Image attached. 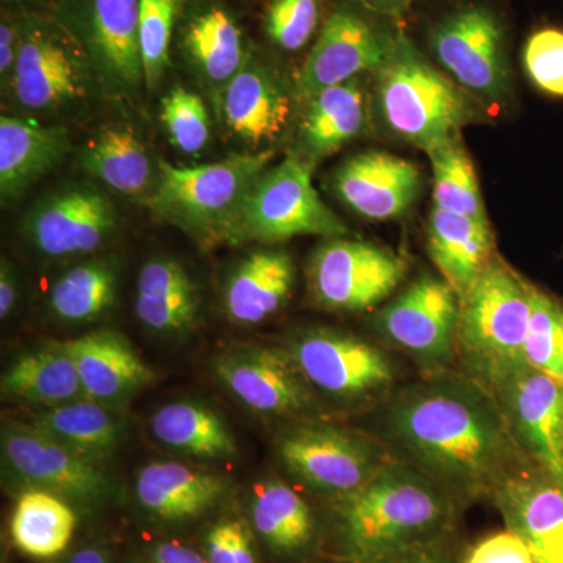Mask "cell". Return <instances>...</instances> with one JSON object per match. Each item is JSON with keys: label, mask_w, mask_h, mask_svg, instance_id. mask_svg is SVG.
<instances>
[{"label": "cell", "mask_w": 563, "mask_h": 563, "mask_svg": "<svg viewBox=\"0 0 563 563\" xmlns=\"http://www.w3.org/2000/svg\"><path fill=\"white\" fill-rule=\"evenodd\" d=\"M55 2H57V0H2L5 9L21 11H40L36 7L47 5V3H49L51 13L52 9H54Z\"/></svg>", "instance_id": "51"}, {"label": "cell", "mask_w": 563, "mask_h": 563, "mask_svg": "<svg viewBox=\"0 0 563 563\" xmlns=\"http://www.w3.org/2000/svg\"><path fill=\"white\" fill-rule=\"evenodd\" d=\"M151 429L158 442L179 453L203 459H225L236 453L235 439L225 422L201 404H168L154 413Z\"/></svg>", "instance_id": "33"}, {"label": "cell", "mask_w": 563, "mask_h": 563, "mask_svg": "<svg viewBox=\"0 0 563 563\" xmlns=\"http://www.w3.org/2000/svg\"><path fill=\"white\" fill-rule=\"evenodd\" d=\"M277 453L285 468L303 484L340 499L365 487L385 463L365 437L325 424L288 432Z\"/></svg>", "instance_id": "13"}, {"label": "cell", "mask_w": 563, "mask_h": 563, "mask_svg": "<svg viewBox=\"0 0 563 563\" xmlns=\"http://www.w3.org/2000/svg\"><path fill=\"white\" fill-rule=\"evenodd\" d=\"M201 287L173 257L144 263L136 280L135 312L151 331L181 335L191 331L201 310Z\"/></svg>", "instance_id": "26"}, {"label": "cell", "mask_w": 563, "mask_h": 563, "mask_svg": "<svg viewBox=\"0 0 563 563\" xmlns=\"http://www.w3.org/2000/svg\"><path fill=\"white\" fill-rule=\"evenodd\" d=\"M2 457L16 479L54 495L92 503L109 495L111 488L109 477L92 459L33 426L3 428Z\"/></svg>", "instance_id": "18"}, {"label": "cell", "mask_w": 563, "mask_h": 563, "mask_svg": "<svg viewBox=\"0 0 563 563\" xmlns=\"http://www.w3.org/2000/svg\"><path fill=\"white\" fill-rule=\"evenodd\" d=\"M523 66L540 91L563 98V29L543 27L531 33L523 47Z\"/></svg>", "instance_id": "42"}, {"label": "cell", "mask_w": 563, "mask_h": 563, "mask_svg": "<svg viewBox=\"0 0 563 563\" xmlns=\"http://www.w3.org/2000/svg\"><path fill=\"white\" fill-rule=\"evenodd\" d=\"M290 352L307 383L340 398L373 395L393 380L385 354L346 333L309 332L292 343Z\"/></svg>", "instance_id": "19"}, {"label": "cell", "mask_w": 563, "mask_h": 563, "mask_svg": "<svg viewBox=\"0 0 563 563\" xmlns=\"http://www.w3.org/2000/svg\"><path fill=\"white\" fill-rule=\"evenodd\" d=\"M428 250L443 279L462 298L495 257L490 224L433 207L428 221Z\"/></svg>", "instance_id": "28"}, {"label": "cell", "mask_w": 563, "mask_h": 563, "mask_svg": "<svg viewBox=\"0 0 563 563\" xmlns=\"http://www.w3.org/2000/svg\"><path fill=\"white\" fill-rule=\"evenodd\" d=\"M366 10L383 16H399L413 5L415 0H357Z\"/></svg>", "instance_id": "48"}, {"label": "cell", "mask_w": 563, "mask_h": 563, "mask_svg": "<svg viewBox=\"0 0 563 563\" xmlns=\"http://www.w3.org/2000/svg\"><path fill=\"white\" fill-rule=\"evenodd\" d=\"M77 162L84 172L107 188L144 202L157 187L161 162L155 165L150 150L131 125H102L81 144Z\"/></svg>", "instance_id": "25"}, {"label": "cell", "mask_w": 563, "mask_h": 563, "mask_svg": "<svg viewBox=\"0 0 563 563\" xmlns=\"http://www.w3.org/2000/svg\"><path fill=\"white\" fill-rule=\"evenodd\" d=\"M22 41V16L20 10L2 9L0 16V85L2 95L9 88L16 69Z\"/></svg>", "instance_id": "45"}, {"label": "cell", "mask_w": 563, "mask_h": 563, "mask_svg": "<svg viewBox=\"0 0 563 563\" xmlns=\"http://www.w3.org/2000/svg\"><path fill=\"white\" fill-rule=\"evenodd\" d=\"M21 16L20 57L3 92L9 114L52 125L84 118L107 96L90 58L49 11Z\"/></svg>", "instance_id": "4"}, {"label": "cell", "mask_w": 563, "mask_h": 563, "mask_svg": "<svg viewBox=\"0 0 563 563\" xmlns=\"http://www.w3.org/2000/svg\"><path fill=\"white\" fill-rule=\"evenodd\" d=\"M333 190L343 203L368 220H395L417 203L422 176L407 158L388 152H362L336 168Z\"/></svg>", "instance_id": "22"}, {"label": "cell", "mask_w": 563, "mask_h": 563, "mask_svg": "<svg viewBox=\"0 0 563 563\" xmlns=\"http://www.w3.org/2000/svg\"><path fill=\"white\" fill-rule=\"evenodd\" d=\"M252 521L273 550L298 553L313 540L312 510L287 484L269 481L255 488Z\"/></svg>", "instance_id": "35"}, {"label": "cell", "mask_w": 563, "mask_h": 563, "mask_svg": "<svg viewBox=\"0 0 563 563\" xmlns=\"http://www.w3.org/2000/svg\"><path fill=\"white\" fill-rule=\"evenodd\" d=\"M390 563H448L440 555L431 551V548H421V550L410 551V553L395 559Z\"/></svg>", "instance_id": "50"}, {"label": "cell", "mask_w": 563, "mask_h": 563, "mask_svg": "<svg viewBox=\"0 0 563 563\" xmlns=\"http://www.w3.org/2000/svg\"><path fill=\"white\" fill-rule=\"evenodd\" d=\"M33 428L92 461L113 453L124 431L117 413L88 398L49 407L36 415Z\"/></svg>", "instance_id": "32"}, {"label": "cell", "mask_w": 563, "mask_h": 563, "mask_svg": "<svg viewBox=\"0 0 563 563\" xmlns=\"http://www.w3.org/2000/svg\"><path fill=\"white\" fill-rule=\"evenodd\" d=\"M117 290V263L110 258H92L73 266L52 285L49 307L62 320L90 322L113 306Z\"/></svg>", "instance_id": "36"}, {"label": "cell", "mask_w": 563, "mask_h": 563, "mask_svg": "<svg viewBox=\"0 0 563 563\" xmlns=\"http://www.w3.org/2000/svg\"><path fill=\"white\" fill-rule=\"evenodd\" d=\"M214 372L254 412L282 417L310 404L307 379L291 352L261 346L224 352L214 362Z\"/></svg>", "instance_id": "21"}, {"label": "cell", "mask_w": 563, "mask_h": 563, "mask_svg": "<svg viewBox=\"0 0 563 563\" xmlns=\"http://www.w3.org/2000/svg\"><path fill=\"white\" fill-rule=\"evenodd\" d=\"M463 563H536L523 540L512 531L496 532L474 544Z\"/></svg>", "instance_id": "44"}, {"label": "cell", "mask_w": 563, "mask_h": 563, "mask_svg": "<svg viewBox=\"0 0 563 563\" xmlns=\"http://www.w3.org/2000/svg\"><path fill=\"white\" fill-rule=\"evenodd\" d=\"M292 96L277 66L252 46L222 95L217 120L240 152L272 151L290 124Z\"/></svg>", "instance_id": "16"}, {"label": "cell", "mask_w": 563, "mask_h": 563, "mask_svg": "<svg viewBox=\"0 0 563 563\" xmlns=\"http://www.w3.org/2000/svg\"><path fill=\"white\" fill-rule=\"evenodd\" d=\"M185 0H140L139 43L144 87L157 90L165 79L177 22Z\"/></svg>", "instance_id": "38"}, {"label": "cell", "mask_w": 563, "mask_h": 563, "mask_svg": "<svg viewBox=\"0 0 563 563\" xmlns=\"http://www.w3.org/2000/svg\"><path fill=\"white\" fill-rule=\"evenodd\" d=\"M374 103L395 139L426 154L457 139L468 125L487 121L484 103L433 66L401 32L374 73Z\"/></svg>", "instance_id": "3"}, {"label": "cell", "mask_w": 563, "mask_h": 563, "mask_svg": "<svg viewBox=\"0 0 563 563\" xmlns=\"http://www.w3.org/2000/svg\"><path fill=\"white\" fill-rule=\"evenodd\" d=\"M390 428L422 473L455 495H493L531 463L479 383L444 380L407 391L391 407Z\"/></svg>", "instance_id": "1"}, {"label": "cell", "mask_w": 563, "mask_h": 563, "mask_svg": "<svg viewBox=\"0 0 563 563\" xmlns=\"http://www.w3.org/2000/svg\"><path fill=\"white\" fill-rule=\"evenodd\" d=\"M173 46L217 117L225 88L252 49L239 18L222 0H185Z\"/></svg>", "instance_id": "14"}, {"label": "cell", "mask_w": 563, "mask_h": 563, "mask_svg": "<svg viewBox=\"0 0 563 563\" xmlns=\"http://www.w3.org/2000/svg\"><path fill=\"white\" fill-rule=\"evenodd\" d=\"M488 391L525 457L563 481V384L528 363Z\"/></svg>", "instance_id": "15"}, {"label": "cell", "mask_w": 563, "mask_h": 563, "mask_svg": "<svg viewBox=\"0 0 563 563\" xmlns=\"http://www.w3.org/2000/svg\"><path fill=\"white\" fill-rule=\"evenodd\" d=\"M295 279V263L287 252H252L229 276L224 290L225 313L236 324H261L285 306Z\"/></svg>", "instance_id": "27"}, {"label": "cell", "mask_w": 563, "mask_h": 563, "mask_svg": "<svg viewBox=\"0 0 563 563\" xmlns=\"http://www.w3.org/2000/svg\"><path fill=\"white\" fill-rule=\"evenodd\" d=\"M350 233L313 185V163L295 154L284 158L255 181L242 221L240 243L276 244L295 236L342 239Z\"/></svg>", "instance_id": "8"}, {"label": "cell", "mask_w": 563, "mask_h": 563, "mask_svg": "<svg viewBox=\"0 0 563 563\" xmlns=\"http://www.w3.org/2000/svg\"><path fill=\"white\" fill-rule=\"evenodd\" d=\"M461 298L444 279L422 277L377 314V328L426 363H442L457 346Z\"/></svg>", "instance_id": "17"}, {"label": "cell", "mask_w": 563, "mask_h": 563, "mask_svg": "<svg viewBox=\"0 0 563 563\" xmlns=\"http://www.w3.org/2000/svg\"><path fill=\"white\" fill-rule=\"evenodd\" d=\"M52 14L88 55L107 96L139 95L144 87L140 0H57Z\"/></svg>", "instance_id": "9"}, {"label": "cell", "mask_w": 563, "mask_h": 563, "mask_svg": "<svg viewBox=\"0 0 563 563\" xmlns=\"http://www.w3.org/2000/svg\"><path fill=\"white\" fill-rule=\"evenodd\" d=\"M228 483L213 473L176 462H154L136 477V496L158 520L187 521L209 510L224 495Z\"/></svg>", "instance_id": "29"}, {"label": "cell", "mask_w": 563, "mask_h": 563, "mask_svg": "<svg viewBox=\"0 0 563 563\" xmlns=\"http://www.w3.org/2000/svg\"><path fill=\"white\" fill-rule=\"evenodd\" d=\"M65 346L76 362L85 398L92 401L120 404L154 379L150 366L121 333L90 332Z\"/></svg>", "instance_id": "24"}, {"label": "cell", "mask_w": 563, "mask_h": 563, "mask_svg": "<svg viewBox=\"0 0 563 563\" xmlns=\"http://www.w3.org/2000/svg\"><path fill=\"white\" fill-rule=\"evenodd\" d=\"M321 20V0H272L263 14V31L277 49L301 51Z\"/></svg>", "instance_id": "41"}, {"label": "cell", "mask_w": 563, "mask_h": 563, "mask_svg": "<svg viewBox=\"0 0 563 563\" xmlns=\"http://www.w3.org/2000/svg\"><path fill=\"white\" fill-rule=\"evenodd\" d=\"M366 113L368 101L362 77L318 92L307 101L299 124V155L314 163L335 154L362 135Z\"/></svg>", "instance_id": "30"}, {"label": "cell", "mask_w": 563, "mask_h": 563, "mask_svg": "<svg viewBox=\"0 0 563 563\" xmlns=\"http://www.w3.org/2000/svg\"><path fill=\"white\" fill-rule=\"evenodd\" d=\"M18 277L13 265L7 258H2L0 265V318L5 320L13 313L18 302Z\"/></svg>", "instance_id": "46"}, {"label": "cell", "mask_w": 563, "mask_h": 563, "mask_svg": "<svg viewBox=\"0 0 563 563\" xmlns=\"http://www.w3.org/2000/svg\"><path fill=\"white\" fill-rule=\"evenodd\" d=\"M406 276L401 257L361 240L331 239L314 251L310 290L325 309L363 312L387 299Z\"/></svg>", "instance_id": "11"}, {"label": "cell", "mask_w": 563, "mask_h": 563, "mask_svg": "<svg viewBox=\"0 0 563 563\" xmlns=\"http://www.w3.org/2000/svg\"><path fill=\"white\" fill-rule=\"evenodd\" d=\"M65 563H110L109 553L101 547H88L70 555Z\"/></svg>", "instance_id": "49"}, {"label": "cell", "mask_w": 563, "mask_h": 563, "mask_svg": "<svg viewBox=\"0 0 563 563\" xmlns=\"http://www.w3.org/2000/svg\"><path fill=\"white\" fill-rule=\"evenodd\" d=\"M532 284L493 257L461 298L457 346L474 380L490 388L526 362Z\"/></svg>", "instance_id": "6"}, {"label": "cell", "mask_w": 563, "mask_h": 563, "mask_svg": "<svg viewBox=\"0 0 563 563\" xmlns=\"http://www.w3.org/2000/svg\"><path fill=\"white\" fill-rule=\"evenodd\" d=\"M428 157L433 173V207L487 220L476 169L461 136L429 152Z\"/></svg>", "instance_id": "37"}, {"label": "cell", "mask_w": 563, "mask_h": 563, "mask_svg": "<svg viewBox=\"0 0 563 563\" xmlns=\"http://www.w3.org/2000/svg\"><path fill=\"white\" fill-rule=\"evenodd\" d=\"M507 529L536 563H563V481L529 463L493 493Z\"/></svg>", "instance_id": "20"}, {"label": "cell", "mask_w": 563, "mask_h": 563, "mask_svg": "<svg viewBox=\"0 0 563 563\" xmlns=\"http://www.w3.org/2000/svg\"><path fill=\"white\" fill-rule=\"evenodd\" d=\"M342 501L344 553L354 563H390L429 548L453 521L450 493L399 463L385 462L365 487Z\"/></svg>", "instance_id": "2"}, {"label": "cell", "mask_w": 563, "mask_h": 563, "mask_svg": "<svg viewBox=\"0 0 563 563\" xmlns=\"http://www.w3.org/2000/svg\"><path fill=\"white\" fill-rule=\"evenodd\" d=\"M428 43L444 73L477 101H509L512 69L498 11L483 2L461 3L432 25Z\"/></svg>", "instance_id": "7"}, {"label": "cell", "mask_w": 563, "mask_h": 563, "mask_svg": "<svg viewBox=\"0 0 563 563\" xmlns=\"http://www.w3.org/2000/svg\"><path fill=\"white\" fill-rule=\"evenodd\" d=\"M161 120L169 143L185 155H201L211 140L210 109L198 92L173 88L162 99Z\"/></svg>", "instance_id": "40"}, {"label": "cell", "mask_w": 563, "mask_h": 563, "mask_svg": "<svg viewBox=\"0 0 563 563\" xmlns=\"http://www.w3.org/2000/svg\"><path fill=\"white\" fill-rule=\"evenodd\" d=\"M155 563H210L209 559L179 543H163L154 551Z\"/></svg>", "instance_id": "47"}, {"label": "cell", "mask_w": 563, "mask_h": 563, "mask_svg": "<svg viewBox=\"0 0 563 563\" xmlns=\"http://www.w3.org/2000/svg\"><path fill=\"white\" fill-rule=\"evenodd\" d=\"M274 152H235L220 162L173 166L161 161L157 187L146 199L157 220L174 225L202 250L240 244L244 206Z\"/></svg>", "instance_id": "5"}, {"label": "cell", "mask_w": 563, "mask_h": 563, "mask_svg": "<svg viewBox=\"0 0 563 563\" xmlns=\"http://www.w3.org/2000/svg\"><path fill=\"white\" fill-rule=\"evenodd\" d=\"M68 125L40 124L2 114L0 118V199L13 206L57 169L70 152Z\"/></svg>", "instance_id": "23"}, {"label": "cell", "mask_w": 563, "mask_h": 563, "mask_svg": "<svg viewBox=\"0 0 563 563\" xmlns=\"http://www.w3.org/2000/svg\"><path fill=\"white\" fill-rule=\"evenodd\" d=\"M76 529L73 509L54 493L25 492L11 518V537L21 553L55 558L66 550Z\"/></svg>", "instance_id": "34"}, {"label": "cell", "mask_w": 563, "mask_h": 563, "mask_svg": "<svg viewBox=\"0 0 563 563\" xmlns=\"http://www.w3.org/2000/svg\"><path fill=\"white\" fill-rule=\"evenodd\" d=\"M526 362L563 384V301L532 285Z\"/></svg>", "instance_id": "39"}, {"label": "cell", "mask_w": 563, "mask_h": 563, "mask_svg": "<svg viewBox=\"0 0 563 563\" xmlns=\"http://www.w3.org/2000/svg\"><path fill=\"white\" fill-rule=\"evenodd\" d=\"M396 35L357 9L342 5L333 10L296 77V98L307 102L322 90L376 73L387 60Z\"/></svg>", "instance_id": "12"}, {"label": "cell", "mask_w": 563, "mask_h": 563, "mask_svg": "<svg viewBox=\"0 0 563 563\" xmlns=\"http://www.w3.org/2000/svg\"><path fill=\"white\" fill-rule=\"evenodd\" d=\"M118 228V210L101 188L74 181L33 203L22 220V235L47 258L90 255L109 242Z\"/></svg>", "instance_id": "10"}, {"label": "cell", "mask_w": 563, "mask_h": 563, "mask_svg": "<svg viewBox=\"0 0 563 563\" xmlns=\"http://www.w3.org/2000/svg\"><path fill=\"white\" fill-rule=\"evenodd\" d=\"M0 388L10 398L49 407L85 398L76 362L65 343L22 354L3 373Z\"/></svg>", "instance_id": "31"}, {"label": "cell", "mask_w": 563, "mask_h": 563, "mask_svg": "<svg viewBox=\"0 0 563 563\" xmlns=\"http://www.w3.org/2000/svg\"><path fill=\"white\" fill-rule=\"evenodd\" d=\"M210 563H257L250 532L240 521H221L207 536Z\"/></svg>", "instance_id": "43"}]
</instances>
